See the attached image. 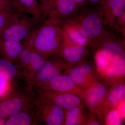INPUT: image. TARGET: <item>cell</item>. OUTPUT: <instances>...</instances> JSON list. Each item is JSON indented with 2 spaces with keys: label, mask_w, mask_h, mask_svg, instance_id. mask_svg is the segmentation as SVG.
<instances>
[{
  "label": "cell",
  "mask_w": 125,
  "mask_h": 125,
  "mask_svg": "<svg viewBox=\"0 0 125 125\" xmlns=\"http://www.w3.org/2000/svg\"><path fill=\"white\" fill-rule=\"evenodd\" d=\"M45 18H36L22 14L6 29L0 40H11L21 42L37 28Z\"/></svg>",
  "instance_id": "5b68a950"
},
{
  "label": "cell",
  "mask_w": 125,
  "mask_h": 125,
  "mask_svg": "<svg viewBox=\"0 0 125 125\" xmlns=\"http://www.w3.org/2000/svg\"><path fill=\"white\" fill-rule=\"evenodd\" d=\"M6 120L0 117V125H5Z\"/></svg>",
  "instance_id": "836d02e7"
},
{
  "label": "cell",
  "mask_w": 125,
  "mask_h": 125,
  "mask_svg": "<svg viewBox=\"0 0 125 125\" xmlns=\"http://www.w3.org/2000/svg\"><path fill=\"white\" fill-rule=\"evenodd\" d=\"M58 21L62 30L72 40L83 46H90L89 42L76 27L64 21Z\"/></svg>",
  "instance_id": "ac0fdd59"
},
{
  "label": "cell",
  "mask_w": 125,
  "mask_h": 125,
  "mask_svg": "<svg viewBox=\"0 0 125 125\" xmlns=\"http://www.w3.org/2000/svg\"><path fill=\"white\" fill-rule=\"evenodd\" d=\"M37 92L36 98L47 101L63 109H69L81 104L80 97L73 94L52 90Z\"/></svg>",
  "instance_id": "30bf717a"
},
{
  "label": "cell",
  "mask_w": 125,
  "mask_h": 125,
  "mask_svg": "<svg viewBox=\"0 0 125 125\" xmlns=\"http://www.w3.org/2000/svg\"><path fill=\"white\" fill-rule=\"evenodd\" d=\"M78 9L73 0H52L47 18L58 21L65 20Z\"/></svg>",
  "instance_id": "4fadbf2b"
},
{
  "label": "cell",
  "mask_w": 125,
  "mask_h": 125,
  "mask_svg": "<svg viewBox=\"0 0 125 125\" xmlns=\"http://www.w3.org/2000/svg\"><path fill=\"white\" fill-rule=\"evenodd\" d=\"M112 31L108 30L92 47L98 48V51L112 62L125 65L124 40Z\"/></svg>",
  "instance_id": "277c9868"
},
{
  "label": "cell",
  "mask_w": 125,
  "mask_h": 125,
  "mask_svg": "<svg viewBox=\"0 0 125 125\" xmlns=\"http://www.w3.org/2000/svg\"><path fill=\"white\" fill-rule=\"evenodd\" d=\"M98 6L102 14L105 26L108 29H114L116 19L125 11V0H105Z\"/></svg>",
  "instance_id": "7c38bea8"
},
{
  "label": "cell",
  "mask_w": 125,
  "mask_h": 125,
  "mask_svg": "<svg viewBox=\"0 0 125 125\" xmlns=\"http://www.w3.org/2000/svg\"><path fill=\"white\" fill-rule=\"evenodd\" d=\"M35 125L33 109L29 112L18 113L6 120L5 125Z\"/></svg>",
  "instance_id": "ffe728a7"
},
{
  "label": "cell",
  "mask_w": 125,
  "mask_h": 125,
  "mask_svg": "<svg viewBox=\"0 0 125 125\" xmlns=\"http://www.w3.org/2000/svg\"><path fill=\"white\" fill-rule=\"evenodd\" d=\"M122 119L118 110L114 109L108 114L106 121L108 125H120L122 123Z\"/></svg>",
  "instance_id": "4316f807"
},
{
  "label": "cell",
  "mask_w": 125,
  "mask_h": 125,
  "mask_svg": "<svg viewBox=\"0 0 125 125\" xmlns=\"http://www.w3.org/2000/svg\"><path fill=\"white\" fill-rule=\"evenodd\" d=\"M95 60L98 69L102 74L104 73L110 64L112 62L98 50L95 54Z\"/></svg>",
  "instance_id": "d4e9b609"
},
{
  "label": "cell",
  "mask_w": 125,
  "mask_h": 125,
  "mask_svg": "<svg viewBox=\"0 0 125 125\" xmlns=\"http://www.w3.org/2000/svg\"><path fill=\"white\" fill-rule=\"evenodd\" d=\"M125 87L123 82H118L112 88L107 97L108 104L115 106L123 101L125 97Z\"/></svg>",
  "instance_id": "7402d4cb"
},
{
  "label": "cell",
  "mask_w": 125,
  "mask_h": 125,
  "mask_svg": "<svg viewBox=\"0 0 125 125\" xmlns=\"http://www.w3.org/2000/svg\"><path fill=\"white\" fill-rule=\"evenodd\" d=\"M125 73V65L112 62L103 74L107 79L113 80L121 79Z\"/></svg>",
  "instance_id": "cb8c5ba5"
},
{
  "label": "cell",
  "mask_w": 125,
  "mask_h": 125,
  "mask_svg": "<svg viewBox=\"0 0 125 125\" xmlns=\"http://www.w3.org/2000/svg\"><path fill=\"white\" fill-rule=\"evenodd\" d=\"M36 91H52L75 94L81 98H84L86 90L79 87L66 75L62 74L46 83L34 87Z\"/></svg>",
  "instance_id": "ba28073f"
},
{
  "label": "cell",
  "mask_w": 125,
  "mask_h": 125,
  "mask_svg": "<svg viewBox=\"0 0 125 125\" xmlns=\"http://www.w3.org/2000/svg\"><path fill=\"white\" fill-rule=\"evenodd\" d=\"M35 125H63L65 112L62 108L47 101L36 98L33 109Z\"/></svg>",
  "instance_id": "8992f818"
},
{
  "label": "cell",
  "mask_w": 125,
  "mask_h": 125,
  "mask_svg": "<svg viewBox=\"0 0 125 125\" xmlns=\"http://www.w3.org/2000/svg\"><path fill=\"white\" fill-rule=\"evenodd\" d=\"M69 68L65 72L64 74L83 89L86 90L96 83L92 66L88 63H81L72 69Z\"/></svg>",
  "instance_id": "8fae6325"
},
{
  "label": "cell",
  "mask_w": 125,
  "mask_h": 125,
  "mask_svg": "<svg viewBox=\"0 0 125 125\" xmlns=\"http://www.w3.org/2000/svg\"><path fill=\"white\" fill-rule=\"evenodd\" d=\"M106 91L105 85L97 82L86 90L84 99L88 107L93 110L98 106L104 99Z\"/></svg>",
  "instance_id": "9a60e30c"
},
{
  "label": "cell",
  "mask_w": 125,
  "mask_h": 125,
  "mask_svg": "<svg viewBox=\"0 0 125 125\" xmlns=\"http://www.w3.org/2000/svg\"><path fill=\"white\" fill-rule=\"evenodd\" d=\"M13 4L21 13L36 18H44L42 8L38 0H13Z\"/></svg>",
  "instance_id": "2e32d148"
},
{
  "label": "cell",
  "mask_w": 125,
  "mask_h": 125,
  "mask_svg": "<svg viewBox=\"0 0 125 125\" xmlns=\"http://www.w3.org/2000/svg\"><path fill=\"white\" fill-rule=\"evenodd\" d=\"M24 14L15 8L0 11V38L6 29L19 16Z\"/></svg>",
  "instance_id": "44dd1931"
},
{
  "label": "cell",
  "mask_w": 125,
  "mask_h": 125,
  "mask_svg": "<svg viewBox=\"0 0 125 125\" xmlns=\"http://www.w3.org/2000/svg\"><path fill=\"white\" fill-rule=\"evenodd\" d=\"M32 86L14 88L7 96L0 100V117L6 120L18 113L33 109L36 96Z\"/></svg>",
  "instance_id": "3957f363"
},
{
  "label": "cell",
  "mask_w": 125,
  "mask_h": 125,
  "mask_svg": "<svg viewBox=\"0 0 125 125\" xmlns=\"http://www.w3.org/2000/svg\"><path fill=\"white\" fill-rule=\"evenodd\" d=\"M42 8L44 18H47L52 0H38Z\"/></svg>",
  "instance_id": "83f0119b"
},
{
  "label": "cell",
  "mask_w": 125,
  "mask_h": 125,
  "mask_svg": "<svg viewBox=\"0 0 125 125\" xmlns=\"http://www.w3.org/2000/svg\"><path fill=\"white\" fill-rule=\"evenodd\" d=\"M47 60L34 49L32 50L29 67L24 75L28 82L40 71Z\"/></svg>",
  "instance_id": "e0dca14e"
},
{
  "label": "cell",
  "mask_w": 125,
  "mask_h": 125,
  "mask_svg": "<svg viewBox=\"0 0 125 125\" xmlns=\"http://www.w3.org/2000/svg\"><path fill=\"white\" fill-rule=\"evenodd\" d=\"M119 109L118 110L119 113L120 114L122 118H124L125 117V102L120 103L119 104Z\"/></svg>",
  "instance_id": "f546056e"
},
{
  "label": "cell",
  "mask_w": 125,
  "mask_h": 125,
  "mask_svg": "<svg viewBox=\"0 0 125 125\" xmlns=\"http://www.w3.org/2000/svg\"><path fill=\"white\" fill-rule=\"evenodd\" d=\"M70 65L58 55L54 56L47 60L42 68L28 83L33 87L46 83L62 74Z\"/></svg>",
  "instance_id": "52a82bcc"
},
{
  "label": "cell",
  "mask_w": 125,
  "mask_h": 125,
  "mask_svg": "<svg viewBox=\"0 0 125 125\" xmlns=\"http://www.w3.org/2000/svg\"><path fill=\"white\" fill-rule=\"evenodd\" d=\"M20 74H22L17 65L0 56V77L13 81Z\"/></svg>",
  "instance_id": "d6986e66"
},
{
  "label": "cell",
  "mask_w": 125,
  "mask_h": 125,
  "mask_svg": "<svg viewBox=\"0 0 125 125\" xmlns=\"http://www.w3.org/2000/svg\"><path fill=\"white\" fill-rule=\"evenodd\" d=\"M22 48V43L20 41L0 40V56L14 64L18 62Z\"/></svg>",
  "instance_id": "5bb4252c"
},
{
  "label": "cell",
  "mask_w": 125,
  "mask_h": 125,
  "mask_svg": "<svg viewBox=\"0 0 125 125\" xmlns=\"http://www.w3.org/2000/svg\"><path fill=\"white\" fill-rule=\"evenodd\" d=\"M63 32L58 20L47 18L38 28L33 41L34 50L46 59L58 55Z\"/></svg>",
  "instance_id": "7a4b0ae2"
},
{
  "label": "cell",
  "mask_w": 125,
  "mask_h": 125,
  "mask_svg": "<svg viewBox=\"0 0 125 125\" xmlns=\"http://www.w3.org/2000/svg\"><path fill=\"white\" fill-rule=\"evenodd\" d=\"M87 0L88 1L92 4L96 5L97 6H99L102 4L105 0Z\"/></svg>",
  "instance_id": "1f68e13d"
},
{
  "label": "cell",
  "mask_w": 125,
  "mask_h": 125,
  "mask_svg": "<svg viewBox=\"0 0 125 125\" xmlns=\"http://www.w3.org/2000/svg\"><path fill=\"white\" fill-rule=\"evenodd\" d=\"M87 125H100V123H99L98 122L96 121H89V122L87 123Z\"/></svg>",
  "instance_id": "d6a6232c"
},
{
  "label": "cell",
  "mask_w": 125,
  "mask_h": 125,
  "mask_svg": "<svg viewBox=\"0 0 125 125\" xmlns=\"http://www.w3.org/2000/svg\"><path fill=\"white\" fill-rule=\"evenodd\" d=\"M11 8L15 9L11 1L10 0H0V11L5 9Z\"/></svg>",
  "instance_id": "f1b7e54d"
},
{
  "label": "cell",
  "mask_w": 125,
  "mask_h": 125,
  "mask_svg": "<svg viewBox=\"0 0 125 125\" xmlns=\"http://www.w3.org/2000/svg\"><path fill=\"white\" fill-rule=\"evenodd\" d=\"M66 109L65 113L64 125H78L82 123L83 117L81 105Z\"/></svg>",
  "instance_id": "603a6c76"
},
{
  "label": "cell",
  "mask_w": 125,
  "mask_h": 125,
  "mask_svg": "<svg viewBox=\"0 0 125 125\" xmlns=\"http://www.w3.org/2000/svg\"><path fill=\"white\" fill-rule=\"evenodd\" d=\"M11 0L12 1H13V0Z\"/></svg>",
  "instance_id": "d590c367"
},
{
  "label": "cell",
  "mask_w": 125,
  "mask_h": 125,
  "mask_svg": "<svg viewBox=\"0 0 125 125\" xmlns=\"http://www.w3.org/2000/svg\"><path fill=\"white\" fill-rule=\"evenodd\" d=\"M62 32V42L58 55L70 65L82 62L88 55L86 47L75 42L63 30Z\"/></svg>",
  "instance_id": "9c48e42d"
},
{
  "label": "cell",
  "mask_w": 125,
  "mask_h": 125,
  "mask_svg": "<svg viewBox=\"0 0 125 125\" xmlns=\"http://www.w3.org/2000/svg\"><path fill=\"white\" fill-rule=\"evenodd\" d=\"M14 88L13 80L0 77V100L7 96Z\"/></svg>",
  "instance_id": "484cf974"
},
{
  "label": "cell",
  "mask_w": 125,
  "mask_h": 125,
  "mask_svg": "<svg viewBox=\"0 0 125 125\" xmlns=\"http://www.w3.org/2000/svg\"><path fill=\"white\" fill-rule=\"evenodd\" d=\"M78 29L89 42L92 46L108 30L105 26L102 14L98 6L95 7L84 5L64 20Z\"/></svg>",
  "instance_id": "6da1fadb"
},
{
  "label": "cell",
  "mask_w": 125,
  "mask_h": 125,
  "mask_svg": "<svg viewBox=\"0 0 125 125\" xmlns=\"http://www.w3.org/2000/svg\"><path fill=\"white\" fill-rule=\"evenodd\" d=\"M10 0L11 1H12V2H13V1H12L11 0Z\"/></svg>",
  "instance_id": "e575fe53"
},
{
  "label": "cell",
  "mask_w": 125,
  "mask_h": 125,
  "mask_svg": "<svg viewBox=\"0 0 125 125\" xmlns=\"http://www.w3.org/2000/svg\"><path fill=\"white\" fill-rule=\"evenodd\" d=\"M78 9L85 5L86 0H73Z\"/></svg>",
  "instance_id": "4dcf8cb0"
}]
</instances>
